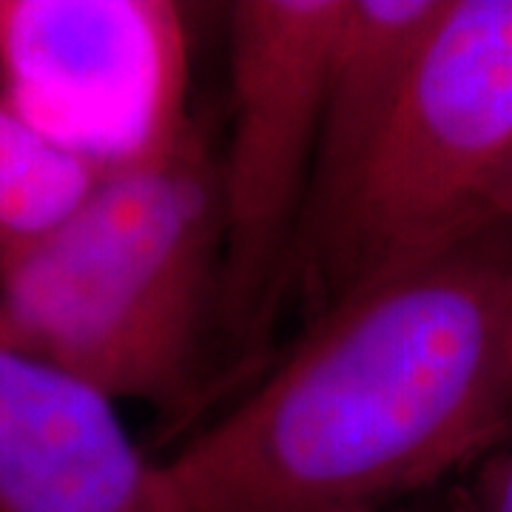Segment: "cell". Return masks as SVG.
<instances>
[{
	"label": "cell",
	"instance_id": "cell-1",
	"mask_svg": "<svg viewBox=\"0 0 512 512\" xmlns=\"http://www.w3.org/2000/svg\"><path fill=\"white\" fill-rule=\"evenodd\" d=\"M512 228L330 305L168 464L185 512H393L512 439Z\"/></svg>",
	"mask_w": 512,
	"mask_h": 512
},
{
	"label": "cell",
	"instance_id": "cell-2",
	"mask_svg": "<svg viewBox=\"0 0 512 512\" xmlns=\"http://www.w3.org/2000/svg\"><path fill=\"white\" fill-rule=\"evenodd\" d=\"M217 157L194 126L160 160L100 180L0 274V339L111 402H174L217 311Z\"/></svg>",
	"mask_w": 512,
	"mask_h": 512
},
{
	"label": "cell",
	"instance_id": "cell-3",
	"mask_svg": "<svg viewBox=\"0 0 512 512\" xmlns=\"http://www.w3.org/2000/svg\"><path fill=\"white\" fill-rule=\"evenodd\" d=\"M512 228V0H447L336 220L299 265L319 313Z\"/></svg>",
	"mask_w": 512,
	"mask_h": 512
},
{
	"label": "cell",
	"instance_id": "cell-4",
	"mask_svg": "<svg viewBox=\"0 0 512 512\" xmlns=\"http://www.w3.org/2000/svg\"><path fill=\"white\" fill-rule=\"evenodd\" d=\"M188 69L171 0H0V103L100 180L160 160L197 126Z\"/></svg>",
	"mask_w": 512,
	"mask_h": 512
},
{
	"label": "cell",
	"instance_id": "cell-5",
	"mask_svg": "<svg viewBox=\"0 0 512 512\" xmlns=\"http://www.w3.org/2000/svg\"><path fill=\"white\" fill-rule=\"evenodd\" d=\"M348 0L228 6V134L217 160L222 254L217 313L239 333L291 279L311 185L333 37Z\"/></svg>",
	"mask_w": 512,
	"mask_h": 512
},
{
	"label": "cell",
	"instance_id": "cell-6",
	"mask_svg": "<svg viewBox=\"0 0 512 512\" xmlns=\"http://www.w3.org/2000/svg\"><path fill=\"white\" fill-rule=\"evenodd\" d=\"M447 0H348L333 37L291 276L336 220L402 100Z\"/></svg>",
	"mask_w": 512,
	"mask_h": 512
},
{
	"label": "cell",
	"instance_id": "cell-7",
	"mask_svg": "<svg viewBox=\"0 0 512 512\" xmlns=\"http://www.w3.org/2000/svg\"><path fill=\"white\" fill-rule=\"evenodd\" d=\"M100 177L0 103V274L55 234Z\"/></svg>",
	"mask_w": 512,
	"mask_h": 512
},
{
	"label": "cell",
	"instance_id": "cell-8",
	"mask_svg": "<svg viewBox=\"0 0 512 512\" xmlns=\"http://www.w3.org/2000/svg\"><path fill=\"white\" fill-rule=\"evenodd\" d=\"M470 512H512V439L484 458Z\"/></svg>",
	"mask_w": 512,
	"mask_h": 512
},
{
	"label": "cell",
	"instance_id": "cell-9",
	"mask_svg": "<svg viewBox=\"0 0 512 512\" xmlns=\"http://www.w3.org/2000/svg\"><path fill=\"white\" fill-rule=\"evenodd\" d=\"M510 348H512V291H510Z\"/></svg>",
	"mask_w": 512,
	"mask_h": 512
},
{
	"label": "cell",
	"instance_id": "cell-10",
	"mask_svg": "<svg viewBox=\"0 0 512 512\" xmlns=\"http://www.w3.org/2000/svg\"><path fill=\"white\" fill-rule=\"evenodd\" d=\"M393 512H407V510H404V507H402V510H393Z\"/></svg>",
	"mask_w": 512,
	"mask_h": 512
}]
</instances>
